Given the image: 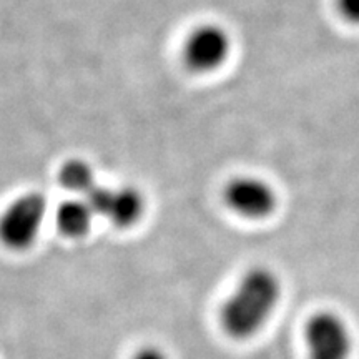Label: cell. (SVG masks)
<instances>
[{"label":"cell","instance_id":"cell-1","mask_svg":"<svg viewBox=\"0 0 359 359\" xmlns=\"http://www.w3.org/2000/svg\"><path fill=\"white\" fill-rule=\"evenodd\" d=\"M281 294V280L271 268H250L219 309L224 334L236 341L257 336L275 314Z\"/></svg>","mask_w":359,"mask_h":359},{"label":"cell","instance_id":"cell-2","mask_svg":"<svg viewBox=\"0 0 359 359\" xmlns=\"http://www.w3.org/2000/svg\"><path fill=\"white\" fill-rule=\"evenodd\" d=\"M47 210V198L42 193L17 196L0 213V243L13 251L29 250L42 230Z\"/></svg>","mask_w":359,"mask_h":359},{"label":"cell","instance_id":"cell-3","mask_svg":"<svg viewBox=\"0 0 359 359\" xmlns=\"http://www.w3.org/2000/svg\"><path fill=\"white\" fill-rule=\"evenodd\" d=\"M231 37L218 24H203L191 30L185 39L182 57L191 72L210 74L226 64L231 53Z\"/></svg>","mask_w":359,"mask_h":359},{"label":"cell","instance_id":"cell-4","mask_svg":"<svg viewBox=\"0 0 359 359\" xmlns=\"http://www.w3.org/2000/svg\"><path fill=\"white\" fill-rule=\"evenodd\" d=\"M308 359H348L353 336L348 323L333 311H320L304 327Z\"/></svg>","mask_w":359,"mask_h":359},{"label":"cell","instance_id":"cell-5","mask_svg":"<svg viewBox=\"0 0 359 359\" xmlns=\"http://www.w3.org/2000/svg\"><path fill=\"white\" fill-rule=\"evenodd\" d=\"M95 217L107 218L116 228H132L145 215V198L133 187L97 185L83 196Z\"/></svg>","mask_w":359,"mask_h":359},{"label":"cell","instance_id":"cell-6","mask_svg":"<svg viewBox=\"0 0 359 359\" xmlns=\"http://www.w3.org/2000/svg\"><path fill=\"white\" fill-rule=\"evenodd\" d=\"M224 203L238 217L264 219L278 208L275 188L258 177H238L224 188Z\"/></svg>","mask_w":359,"mask_h":359},{"label":"cell","instance_id":"cell-7","mask_svg":"<svg viewBox=\"0 0 359 359\" xmlns=\"http://www.w3.org/2000/svg\"><path fill=\"white\" fill-rule=\"evenodd\" d=\"M95 213L85 198L67 200L57 208L55 223L58 231L67 238H82L92 228Z\"/></svg>","mask_w":359,"mask_h":359},{"label":"cell","instance_id":"cell-8","mask_svg":"<svg viewBox=\"0 0 359 359\" xmlns=\"http://www.w3.org/2000/svg\"><path fill=\"white\" fill-rule=\"evenodd\" d=\"M58 182L65 190L83 196L97 185L92 165L80 158H70L62 165L58 170Z\"/></svg>","mask_w":359,"mask_h":359},{"label":"cell","instance_id":"cell-9","mask_svg":"<svg viewBox=\"0 0 359 359\" xmlns=\"http://www.w3.org/2000/svg\"><path fill=\"white\" fill-rule=\"evenodd\" d=\"M336 8L344 20L359 25V0H336Z\"/></svg>","mask_w":359,"mask_h":359},{"label":"cell","instance_id":"cell-10","mask_svg":"<svg viewBox=\"0 0 359 359\" xmlns=\"http://www.w3.org/2000/svg\"><path fill=\"white\" fill-rule=\"evenodd\" d=\"M132 359H168V356L161 348L145 346V348L138 349V351L133 354Z\"/></svg>","mask_w":359,"mask_h":359}]
</instances>
